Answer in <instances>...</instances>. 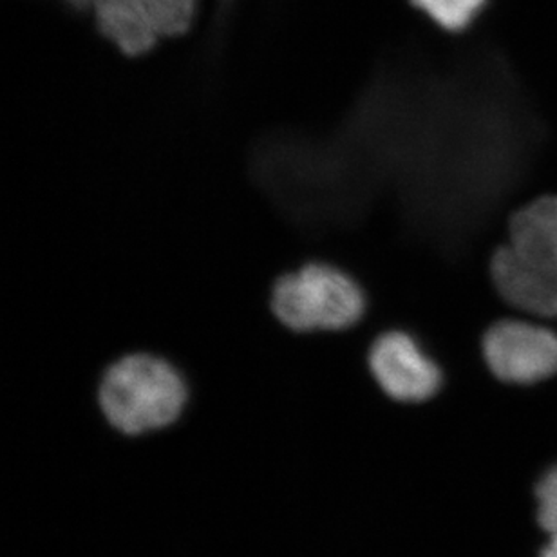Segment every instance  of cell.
Listing matches in <instances>:
<instances>
[{
    "mask_svg": "<svg viewBox=\"0 0 557 557\" xmlns=\"http://www.w3.org/2000/svg\"><path fill=\"white\" fill-rule=\"evenodd\" d=\"M370 299L348 270L326 261H308L275 277L269 308L292 333L348 332L364 321Z\"/></svg>",
    "mask_w": 557,
    "mask_h": 557,
    "instance_id": "1",
    "label": "cell"
},
{
    "mask_svg": "<svg viewBox=\"0 0 557 557\" xmlns=\"http://www.w3.org/2000/svg\"><path fill=\"white\" fill-rule=\"evenodd\" d=\"M188 387L176 366L156 355L129 354L109 366L98 403L120 433L141 434L176 422L187 406Z\"/></svg>",
    "mask_w": 557,
    "mask_h": 557,
    "instance_id": "2",
    "label": "cell"
},
{
    "mask_svg": "<svg viewBox=\"0 0 557 557\" xmlns=\"http://www.w3.org/2000/svg\"><path fill=\"white\" fill-rule=\"evenodd\" d=\"M368 366L373 381L387 397L404 404L425 403L442 387L438 362L413 333L387 330L371 343Z\"/></svg>",
    "mask_w": 557,
    "mask_h": 557,
    "instance_id": "5",
    "label": "cell"
},
{
    "mask_svg": "<svg viewBox=\"0 0 557 557\" xmlns=\"http://www.w3.org/2000/svg\"><path fill=\"white\" fill-rule=\"evenodd\" d=\"M542 557H557V534H554L547 547L543 548Z\"/></svg>",
    "mask_w": 557,
    "mask_h": 557,
    "instance_id": "10",
    "label": "cell"
},
{
    "mask_svg": "<svg viewBox=\"0 0 557 557\" xmlns=\"http://www.w3.org/2000/svg\"><path fill=\"white\" fill-rule=\"evenodd\" d=\"M482 355L498 381L531 386L557 373V333L536 322L502 319L483 333Z\"/></svg>",
    "mask_w": 557,
    "mask_h": 557,
    "instance_id": "4",
    "label": "cell"
},
{
    "mask_svg": "<svg viewBox=\"0 0 557 557\" xmlns=\"http://www.w3.org/2000/svg\"><path fill=\"white\" fill-rule=\"evenodd\" d=\"M537 521L545 531L557 534V466L545 472L536 487Z\"/></svg>",
    "mask_w": 557,
    "mask_h": 557,
    "instance_id": "9",
    "label": "cell"
},
{
    "mask_svg": "<svg viewBox=\"0 0 557 557\" xmlns=\"http://www.w3.org/2000/svg\"><path fill=\"white\" fill-rule=\"evenodd\" d=\"M507 245L521 252L557 258V196H543L516 210Z\"/></svg>",
    "mask_w": 557,
    "mask_h": 557,
    "instance_id": "7",
    "label": "cell"
},
{
    "mask_svg": "<svg viewBox=\"0 0 557 557\" xmlns=\"http://www.w3.org/2000/svg\"><path fill=\"white\" fill-rule=\"evenodd\" d=\"M67 4L76 11L91 10V0H67Z\"/></svg>",
    "mask_w": 557,
    "mask_h": 557,
    "instance_id": "11",
    "label": "cell"
},
{
    "mask_svg": "<svg viewBox=\"0 0 557 557\" xmlns=\"http://www.w3.org/2000/svg\"><path fill=\"white\" fill-rule=\"evenodd\" d=\"M98 32L125 57H141L163 38L190 32L198 0H91Z\"/></svg>",
    "mask_w": 557,
    "mask_h": 557,
    "instance_id": "3",
    "label": "cell"
},
{
    "mask_svg": "<svg viewBox=\"0 0 557 557\" xmlns=\"http://www.w3.org/2000/svg\"><path fill=\"white\" fill-rule=\"evenodd\" d=\"M442 32L463 33L482 15L488 0H409Z\"/></svg>",
    "mask_w": 557,
    "mask_h": 557,
    "instance_id": "8",
    "label": "cell"
},
{
    "mask_svg": "<svg viewBox=\"0 0 557 557\" xmlns=\"http://www.w3.org/2000/svg\"><path fill=\"white\" fill-rule=\"evenodd\" d=\"M488 277L499 299L536 317H557V258L521 252L510 245L494 250Z\"/></svg>",
    "mask_w": 557,
    "mask_h": 557,
    "instance_id": "6",
    "label": "cell"
}]
</instances>
